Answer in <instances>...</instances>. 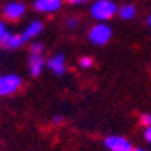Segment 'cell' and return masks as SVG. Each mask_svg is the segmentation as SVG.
Masks as SVG:
<instances>
[{
    "mask_svg": "<svg viewBox=\"0 0 151 151\" xmlns=\"http://www.w3.org/2000/svg\"><path fill=\"white\" fill-rule=\"evenodd\" d=\"M78 65H80L81 68H91L93 67V58L88 57V55H83V57H80V60H78Z\"/></svg>",
    "mask_w": 151,
    "mask_h": 151,
    "instance_id": "13",
    "label": "cell"
},
{
    "mask_svg": "<svg viewBox=\"0 0 151 151\" xmlns=\"http://www.w3.org/2000/svg\"><path fill=\"white\" fill-rule=\"evenodd\" d=\"M52 123H53V124H60V123H63V116L55 115L53 118H52Z\"/></svg>",
    "mask_w": 151,
    "mask_h": 151,
    "instance_id": "18",
    "label": "cell"
},
{
    "mask_svg": "<svg viewBox=\"0 0 151 151\" xmlns=\"http://www.w3.org/2000/svg\"><path fill=\"white\" fill-rule=\"evenodd\" d=\"M63 0H33V10L40 14H55L60 10Z\"/></svg>",
    "mask_w": 151,
    "mask_h": 151,
    "instance_id": "6",
    "label": "cell"
},
{
    "mask_svg": "<svg viewBox=\"0 0 151 151\" xmlns=\"http://www.w3.org/2000/svg\"><path fill=\"white\" fill-rule=\"evenodd\" d=\"M9 28H7V25H5V22L4 20H0V42L4 40L5 37H7V33H9Z\"/></svg>",
    "mask_w": 151,
    "mask_h": 151,
    "instance_id": "16",
    "label": "cell"
},
{
    "mask_svg": "<svg viewBox=\"0 0 151 151\" xmlns=\"http://www.w3.org/2000/svg\"><path fill=\"white\" fill-rule=\"evenodd\" d=\"M70 5H81V4H86L88 0H67Z\"/></svg>",
    "mask_w": 151,
    "mask_h": 151,
    "instance_id": "19",
    "label": "cell"
},
{
    "mask_svg": "<svg viewBox=\"0 0 151 151\" xmlns=\"http://www.w3.org/2000/svg\"><path fill=\"white\" fill-rule=\"evenodd\" d=\"M20 86H22V78L17 73L0 75V96H10L17 93Z\"/></svg>",
    "mask_w": 151,
    "mask_h": 151,
    "instance_id": "3",
    "label": "cell"
},
{
    "mask_svg": "<svg viewBox=\"0 0 151 151\" xmlns=\"http://www.w3.org/2000/svg\"><path fill=\"white\" fill-rule=\"evenodd\" d=\"M78 18L76 17H70V18H67V22H65V27L67 28H76L78 27Z\"/></svg>",
    "mask_w": 151,
    "mask_h": 151,
    "instance_id": "15",
    "label": "cell"
},
{
    "mask_svg": "<svg viewBox=\"0 0 151 151\" xmlns=\"http://www.w3.org/2000/svg\"><path fill=\"white\" fill-rule=\"evenodd\" d=\"M116 15H118L121 20H131V18H134V15H136V7H134L133 4H123V5L118 7Z\"/></svg>",
    "mask_w": 151,
    "mask_h": 151,
    "instance_id": "11",
    "label": "cell"
},
{
    "mask_svg": "<svg viewBox=\"0 0 151 151\" xmlns=\"http://www.w3.org/2000/svg\"><path fill=\"white\" fill-rule=\"evenodd\" d=\"M143 138H145V139L151 145V124L145 128V131H143Z\"/></svg>",
    "mask_w": 151,
    "mask_h": 151,
    "instance_id": "17",
    "label": "cell"
},
{
    "mask_svg": "<svg viewBox=\"0 0 151 151\" xmlns=\"http://www.w3.org/2000/svg\"><path fill=\"white\" fill-rule=\"evenodd\" d=\"M113 30L106 22H96L93 27L88 30V40L93 45H106L111 40Z\"/></svg>",
    "mask_w": 151,
    "mask_h": 151,
    "instance_id": "2",
    "label": "cell"
},
{
    "mask_svg": "<svg viewBox=\"0 0 151 151\" xmlns=\"http://www.w3.org/2000/svg\"><path fill=\"white\" fill-rule=\"evenodd\" d=\"M118 5L113 0H95L90 5V15L96 20V22H106L113 15H116Z\"/></svg>",
    "mask_w": 151,
    "mask_h": 151,
    "instance_id": "1",
    "label": "cell"
},
{
    "mask_svg": "<svg viewBox=\"0 0 151 151\" xmlns=\"http://www.w3.org/2000/svg\"><path fill=\"white\" fill-rule=\"evenodd\" d=\"M148 25L151 27V14H150V17H148Z\"/></svg>",
    "mask_w": 151,
    "mask_h": 151,
    "instance_id": "21",
    "label": "cell"
},
{
    "mask_svg": "<svg viewBox=\"0 0 151 151\" xmlns=\"http://www.w3.org/2000/svg\"><path fill=\"white\" fill-rule=\"evenodd\" d=\"M27 12V7L23 2H17V0H12V2H7L2 9V15H4L7 20H20V18L25 15Z\"/></svg>",
    "mask_w": 151,
    "mask_h": 151,
    "instance_id": "5",
    "label": "cell"
},
{
    "mask_svg": "<svg viewBox=\"0 0 151 151\" xmlns=\"http://www.w3.org/2000/svg\"><path fill=\"white\" fill-rule=\"evenodd\" d=\"M131 151H146V150H143V148H133Z\"/></svg>",
    "mask_w": 151,
    "mask_h": 151,
    "instance_id": "20",
    "label": "cell"
},
{
    "mask_svg": "<svg viewBox=\"0 0 151 151\" xmlns=\"http://www.w3.org/2000/svg\"><path fill=\"white\" fill-rule=\"evenodd\" d=\"M43 22L42 20H32L30 23H28L27 27L23 28V32H22V38H23V42H30V40H33L35 37H38L43 32Z\"/></svg>",
    "mask_w": 151,
    "mask_h": 151,
    "instance_id": "8",
    "label": "cell"
},
{
    "mask_svg": "<svg viewBox=\"0 0 151 151\" xmlns=\"http://www.w3.org/2000/svg\"><path fill=\"white\" fill-rule=\"evenodd\" d=\"M23 43H25V42H23V38H22V33H14V32H9L7 37L0 42V45L5 47V48H18V47H22Z\"/></svg>",
    "mask_w": 151,
    "mask_h": 151,
    "instance_id": "10",
    "label": "cell"
},
{
    "mask_svg": "<svg viewBox=\"0 0 151 151\" xmlns=\"http://www.w3.org/2000/svg\"><path fill=\"white\" fill-rule=\"evenodd\" d=\"M47 68H48L53 75H63L65 70H67V65H65V55L63 53H55L47 60Z\"/></svg>",
    "mask_w": 151,
    "mask_h": 151,
    "instance_id": "7",
    "label": "cell"
},
{
    "mask_svg": "<svg viewBox=\"0 0 151 151\" xmlns=\"http://www.w3.org/2000/svg\"><path fill=\"white\" fill-rule=\"evenodd\" d=\"M45 65H47V62H45L43 55H30L28 57V71L32 76H40Z\"/></svg>",
    "mask_w": 151,
    "mask_h": 151,
    "instance_id": "9",
    "label": "cell"
},
{
    "mask_svg": "<svg viewBox=\"0 0 151 151\" xmlns=\"http://www.w3.org/2000/svg\"><path fill=\"white\" fill-rule=\"evenodd\" d=\"M139 123L146 128V126H150L151 124V113H143L141 116H139Z\"/></svg>",
    "mask_w": 151,
    "mask_h": 151,
    "instance_id": "14",
    "label": "cell"
},
{
    "mask_svg": "<svg viewBox=\"0 0 151 151\" xmlns=\"http://www.w3.org/2000/svg\"><path fill=\"white\" fill-rule=\"evenodd\" d=\"M43 50H45L43 43H40V42H32L28 52H30V55H43Z\"/></svg>",
    "mask_w": 151,
    "mask_h": 151,
    "instance_id": "12",
    "label": "cell"
},
{
    "mask_svg": "<svg viewBox=\"0 0 151 151\" xmlns=\"http://www.w3.org/2000/svg\"><path fill=\"white\" fill-rule=\"evenodd\" d=\"M103 145L108 151H131L133 145L121 134H108L103 139Z\"/></svg>",
    "mask_w": 151,
    "mask_h": 151,
    "instance_id": "4",
    "label": "cell"
}]
</instances>
